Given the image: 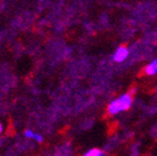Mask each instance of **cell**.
<instances>
[{
  "instance_id": "cell-1",
  "label": "cell",
  "mask_w": 157,
  "mask_h": 156,
  "mask_svg": "<svg viewBox=\"0 0 157 156\" xmlns=\"http://www.w3.org/2000/svg\"><path fill=\"white\" fill-rule=\"evenodd\" d=\"M133 103V98L130 94H124L121 95L119 98L113 100L108 106V113L110 115H116L118 113L125 111L127 109H129V107L132 106Z\"/></svg>"
},
{
  "instance_id": "cell-2",
  "label": "cell",
  "mask_w": 157,
  "mask_h": 156,
  "mask_svg": "<svg viewBox=\"0 0 157 156\" xmlns=\"http://www.w3.org/2000/svg\"><path fill=\"white\" fill-rule=\"evenodd\" d=\"M128 57V49L126 47H119L114 54V60L116 63H121Z\"/></svg>"
},
{
  "instance_id": "cell-3",
  "label": "cell",
  "mask_w": 157,
  "mask_h": 156,
  "mask_svg": "<svg viewBox=\"0 0 157 156\" xmlns=\"http://www.w3.org/2000/svg\"><path fill=\"white\" fill-rule=\"evenodd\" d=\"M145 74L148 76H153L157 74V58L145 67Z\"/></svg>"
},
{
  "instance_id": "cell-4",
  "label": "cell",
  "mask_w": 157,
  "mask_h": 156,
  "mask_svg": "<svg viewBox=\"0 0 157 156\" xmlns=\"http://www.w3.org/2000/svg\"><path fill=\"white\" fill-rule=\"evenodd\" d=\"M25 136H26V137H28V138L36 139V141L39 142V143H41V142H42V136L38 135V134H35V133H33V131H30V129H27V131L25 132Z\"/></svg>"
},
{
  "instance_id": "cell-5",
  "label": "cell",
  "mask_w": 157,
  "mask_h": 156,
  "mask_svg": "<svg viewBox=\"0 0 157 156\" xmlns=\"http://www.w3.org/2000/svg\"><path fill=\"white\" fill-rule=\"evenodd\" d=\"M84 156H103V152L98 148H93L85 153Z\"/></svg>"
},
{
  "instance_id": "cell-6",
  "label": "cell",
  "mask_w": 157,
  "mask_h": 156,
  "mask_svg": "<svg viewBox=\"0 0 157 156\" xmlns=\"http://www.w3.org/2000/svg\"><path fill=\"white\" fill-rule=\"evenodd\" d=\"M1 132H2V125L0 124V134H1Z\"/></svg>"
}]
</instances>
